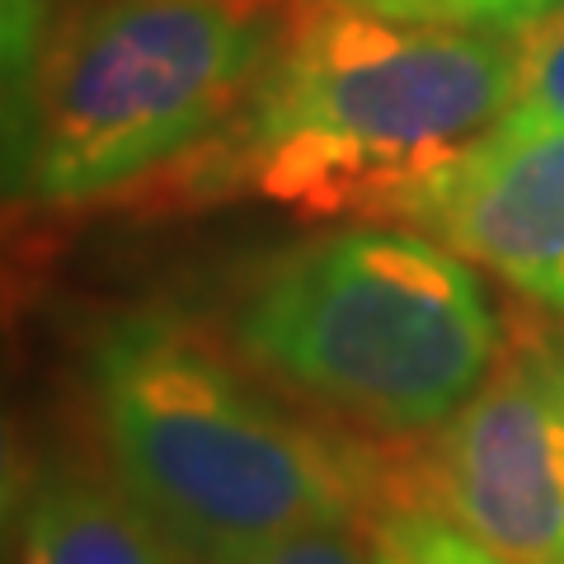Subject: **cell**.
<instances>
[{"mask_svg": "<svg viewBox=\"0 0 564 564\" xmlns=\"http://www.w3.org/2000/svg\"><path fill=\"white\" fill-rule=\"evenodd\" d=\"M198 329L118 315L85 352L99 452L184 564H236L315 522L386 503V466L325 437L245 377Z\"/></svg>", "mask_w": 564, "mask_h": 564, "instance_id": "obj_2", "label": "cell"}, {"mask_svg": "<svg viewBox=\"0 0 564 564\" xmlns=\"http://www.w3.org/2000/svg\"><path fill=\"white\" fill-rule=\"evenodd\" d=\"M273 33L269 0H80L52 14L6 99L10 193L76 207L203 151L250 99Z\"/></svg>", "mask_w": 564, "mask_h": 564, "instance_id": "obj_4", "label": "cell"}, {"mask_svg": "<svg viewBox=\"0 0 564 564\" xmlns=\"http://www.w3.org/2000/svg\"><path fill=\"white\" fill-rule=\"evenodd\" d=\"M348 6L391 14V20H410V24H443V29L522 39L527 29L551 20L560 0H348Z\"/></svg>", "mask_w": 564, "mask_h": 564, "instance_id": "obj_9", "label": "cell"}, {"mask_svg": "<svg viewBox=\"0 0 564 564\" xmlns=\"http://www.w3.org/2000/svg\"><path fill=\"white\" fill-rule=\"evenodd\" d=\"M395 221L564 315V118L513 104L433 170Z\"/></svg>", "mask_w": 564, "mask_h": 564, "instance_id": "obj_6", "label": "cell"}, {"mask_svg": "<svg viewBox=\"0 0 564 564\" xmlns=\"http://www.w3.org/2000/svg\"><path fill=\"white\" fill-rule=\"evenodd\" d=\"M221 339L263 386L372 437L443 429L499 358L470 263L395 226H339L254 263Z\"/></svg>", "mask_w": 564, "mask_h": 564, "instance_id": "obj_3", "label": "cell"}, {"mask_svg": "<svg viewBox=\"0 0 564 564\" xmlns=\"http://www.w3.org/2000/svg\"><path fill=\"white\" fill-rule=\"evenodd\" d=\"M518 47V104L564 118V10L527 29Z\"/></svg>", "mask_w": 564, "mask_h": 564, "instance_id": "obj_10", "label": "cell"}, {"mask_svg": "<svg viewBox=\"0 0 564 564\" xmlns=\"http://www.w3.org/2000/svg\"><path fill=\"white\" fill-rule=\"evenodd\" d=\"M20 564H184L113 475L47 466L24 494Z\"/></svg>", "mask_w": 564, "mask_h": 564, "instance_id": "obj_7", "label": "cell"}, {"mask_svg": "<svg viewBox=\"0 0 564 564\" xmlns=\"http://www.w3.org/2000/svg\"><path fill=\"white\" fill-rule=\"evenodd\" d=\"M236 564H372V555L358 541V522H315L269 541L263 551Z\"/></svg>", "mask_w": 564, "mask_h": 564, "instance_id": "obj_11", "label": "cell"}, {"mask_svg": "<svg viewBox=\"0 0 564 564\" xmlns=\"http://www.w3.org/2000/svg\"><path fill=\"white\" fill-rule=\"evenodd\" d=\"M372 564H508L443 508L391 499L372 513Z\"/></svg>", "mask_w": 564, "mask_h": 564, "instance_id": "obj_8", "label": "cell"}, {"mask_svg": "<svg viewBox=\"0 0 564 564\" xmlns=\"http://www.w3.org/2000/svg\"><path fill=\"white\" fill-rule=\"evenodd\" d=\"M560 10H564V0H560Z\"/></svg>", "mask_w": 564, "mask_h": 564, "instance_id": "obj_12", "label": "cell"}, {"mask_svg": "<svg viewBox=\"0 0 564 564\" xmlns=\"http://www.w3.org/2000/svg\"><path fill=\"white\" fill-rule=\"evenodd\" d=\"M429 499L508 564H564V344L527 329L443 423Z\"/></svg>", "mask_w": 564, "mask_h": 564, "instance_id": "obj_5", "label": "cell"}, {"mask_svg": "<svg viewBox=\"0 0 564 564\" xmlns=\"http://www.w3.org/2000/svg\"><path fill=\"white\" fill-rule=\"evenodd\" d=\"M513 104V39L292 0L278 6L250 99L217 137L212 174L302 217L395 221L404 198Z\"/></svg>", "mask_w": 564, "mask_h": 564, "instance_id": "obj_1", "label": "cell"}]
</instances>
